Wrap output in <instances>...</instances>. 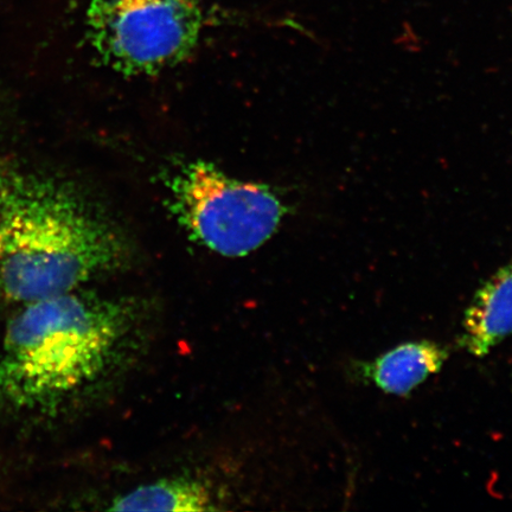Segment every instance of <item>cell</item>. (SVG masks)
Segmentation results:
<instances>
[{"instance_id":"7a4b0ae2","label":"cell","mask_w":512,"mask_h":512,"mask_svg":"<svg viewBox=\"0 0 512 512\" xmlns=\"http://www.w3.org/2000/svg\"><path fill=\"white\" fill-rule=\"evenodd\" d=\"M130 323L125 304L78 291L25 304L5 332L0 405H57L105 370Z\"/></svg>"},{"instance_id":"8992f818","label":"cell","mask_w":512,"mask_h":512,"mask_svg":"<svg viewBox=\"0 0 512 512\" xmlns=\"http://www.w3.org/2000/svg\"><path fill=\"white\" fill-rule=\"evenodd\" d=\"M448 350L435 342H408L384 352L370 362L357 364L358 379L374 384L382 392L407 396L427 379L439 373Z\"/></svg>"},{"instance_id":"3957f363","label":"cell","mask_w":512,"mask_h":512,"mask_svg":"<svg viewBox=\"0 0 512 512\" xmlns=\"http://www.w3.org/2000/svg\"><path fill=\"white\" fill-rule=\"evenodd\" d=\"M172 210L191 238L224 256H243L271 238L283 202L259 184L236 181L213 165H184L171 179Z\"/></svg>"},{"instance_id":"5b68a950","label":"cell","mask_w":512,"mask_h":512,"mask_svg":"<svg viewBox=\"0 0 512 512\" xmlns=\"http://www.w3.org/2000/svg\"><path fill=\"white\" fill-rule=\"evenodd\" d=\"M512 335V261L485 281L465 311L459 343L483 358Z\"/></svg>"},{"instance_id":"6da1fadb","label":"cell","mask_w":512,"mask_h":512,"mask_svg":"<svg viewBox=\"0 0 512 512\" xmlns=\"http://www.w3.org/2000/svg\"><path fill=\"white\" fill-rule=\"evenodd\" d=\"M113 223L64 185L0 175V293L19 304L62 296L124 264Z\"/></svg>"},{"instance_id":"277c9868","label":"cell","mask_w":512,"mask_h":512,"mask_svg":"<svg viewBox=\"0 0 512 512\" xmlns=\"http://www.w3.org/2000/svg\"><path fill=\"white\" fill-rule=\"evenodd\" d=\"M203 24L198 0H92L88 36L108 66L153 74L187 59Z\"/></svg>"},{"instance_id":"52a82bcc","label":"cell","mask_w":512,"mask_h":512,"mask_svg":"<svg viewBox=\"0 0 512 512\" xmlns=\"http://www.w3.org/2000/svg\"><path fill=\"white\" fill-rule=\"evenodd\" d=\"M206 486L192 479H164L114 499L113 511L195 512L215 510Z\"/></svg>"}]
</instances>
